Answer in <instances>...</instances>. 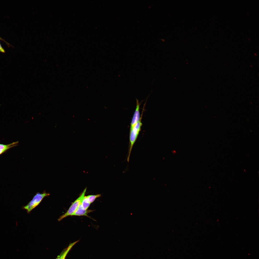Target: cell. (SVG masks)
Returning a JSON list of instances; mask_svg holds the SVG:
<instances>
[{"label": "cell", "instance_id": "cell-1", "mask_svg": "<svg viewBox=\"0 0 259 259\" xmlns=\"http://www.w3.org/2000/svg\"><path fill=\"white\" fill-rule=\"evenodd\" d=\"M141 119V118L134 127L131 130H130L129 148L127 159L128 162H129V161L131 150L134 145L137 138L141 130V127L142 125Z\"/></svg>", "mask_w": 259, "mask_h": 259}, {"label": "cell", "instance_id": "cell-2", "mask_svg": "<svg viewBox=\"0 0 259 259\" xmlns=\"http://www.w3.org/2000/svg\"><path fill=\"white\" fill-rule=\"evenodd\" d=\"M50 195V194L46 193L45 191L42 194L37 193L27 205L22 207V209L26 210L27 213H29L40 204L44 197Z\"/></svg>", "mask_w": 259, "mask_h": 259}, {"label": "cell", "instance_id": "cell-3", "mask_svg": "<svg viewBox=\"0 0 259 259\" xmlns=\"http://www.w3.org/2000/svg\"><path fill=\"white\" fill-rule=\"evenodd\" d=\"M86 190L87 188H86L79 197L72 203L66 212L59 217L58 219L59 221H60L63 219L68 216L72 215L77 209L79 205L81 203L82 200L85 196Z\"/></svg>", "mask_w": 259, "mask_h": 259}, {"label": "cell", "instance_id": "cell-4", "mask_svg": "<svg viewBox=\"0 0 259 259\" xmlns=\"http://www.w3.org/2000/svg\"><path fill=\"white\" fill-rule=\"evenodd\" d=\"M136 107L130 124V130H131L141 118L142 115H141L140 118L139 112L140 104L138 100L136 98Z\"/></svg>", "mask_w": 259, "mask_h": 259}, {"label": "cell", "instance_id": "cell-5", "mask_svg": "<svg viewBox=\"0 0 259 259\" xmlns=\"http://www.w3.org/2000/svg\"><path fill=\"white\" fill-rule=\"evenodd\" d=\"M93 211L91 210H86L84 209L82 207L81 203L77 209L72 216H85L90 218L88 216V214L92 212Z\"/></svg>", "mask_w": 259, "mask_h": 259}, {"label": "cell", "instance_id": "cell-6", "mask_svg": "<svg viewBox=\"0 0 259 259\" xmlns=\"http://www.w3.org/2000/svg\"><path fill=\"white\" fill-rule=\"evenodd\" d=\"M18 142H13L7 145L0 144V155L5 152L9 148L17 145Z\"/></svg>", "mask_w": 259, "mask_h": 259}, {"label": "cell", "instance_id": "cell-7", "mask_svg": "<svg viewBox=\"0 0 259 259\" xmlns=\"http://www.w3.org/2000/svg\"><path fill=\"white\" fill-rule=\"evenodd\" d=\"M81 204L83 208L84 209L87 210L89 207L91 203L88 200L86 196H85L82 200Z\"/></svg>", "mask_w": 259, "mask_h": 259}, {"label": "cell", "instance_id": "cell-8", "mask_svg": "<svg viewBox=\"0 0 259 259\" xmlns=\"http://www.w3.org/2000/svg\"><path fill=\"white\" fill-rule=\"evenodd\" d=\"M101 195L98 194L95 195H89L86 196L89 202L91 203L93 202L97 198L100 197Z\"/></svg>", "mask_w": 259, "mask_h": 259}, {"label": "cell", "instance_id": "cell-9", "mask_svg": "<svg viewBox=\"0 0 259 259\" xmlns=\"http://www.w3.org/2000/svg\"><path fill=\"white\" fill-rule=\"evenodd\" d=\"M78 241H79V240L77 241H75V242H73L72 243H70L69 245V246L68 247V249L67 250V251L65 253V254H64V256H63V257L62 258V259H65V258L66 257L67 255V254H68V253L69 252V251H70V250H71V248L76 243H77V242H78Z\"/></svg>", "mask_w": 259, "mask_h": 259}, {"label": "cell", "instance_id": "cell-10", "mask_svg": "<svg viewBox=\"0 0 259 259\" xmlns=\"http://www.w3.org/2000/svg\"><path fill=\"white\" fill-rule=\"evenodd\" d=\"M68 249V247L64 249L62 251L60 254L58 255L55 259H62L65 253Z\"/></svg>", "mask_w": 259, "mask_h": 259}, {"label": "cell", "instance_id": "cell-11", "mask_svg": "<svg viewBox=\"0 0 259 259\" xmlns=\"http://www.w3.org/2000/svg\"><path fill=\"white\" fill-rule=\"evenodd\" d=\"M0 52L2 53H4L5 52V51L3 49L0 43Z\"/></svg>", "mask_w": 259, "mask_h": 259}]
</instances>
